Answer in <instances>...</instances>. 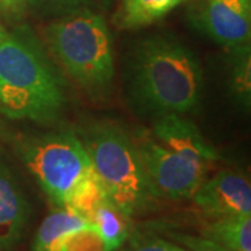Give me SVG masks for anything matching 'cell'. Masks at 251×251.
I'll use <instances>...</instances> for the list:
<instances>
[{
	"instance_id": "12",
	"label": "cell",
	"mask_w": 251,
	"mask_h": 251,
	"mask_svg": "<svg viewBox=\"0 0 251 251\" xmlns=\"http://www.w3.org/2000/svg\"><path fill=\"white\" fill-rule=\"evenodd\" d=\"M183 0H122L115 24L123 29H137L156 23Z\"/></svg>"
},
{
	"instance_id": "19",
	"label": "cell",
	"mask_w": 251,
	"mask_h": 251,
	"mask_svg": "<svg viewBox=\"0 0 251 251\" xmlns=\"http://www.w3.org/2000/svg\"><path fill=\"white\" fill-rule=\"evenodd\" d=\"M28 0H0V14L6 17H18L24 13Z\"/></svg>"
},
{
	"instance_id": "14",
	"label": "cell",
	"mask_w": 251,
	"mask_h": 251,
	"mask_svg": "<svg viewBox=\"0 0 251 251\" xmlns=\"http://www.w3.org/2000/svg\"><path fill=\"white\" fill-rule=\"evenodd\" d=\"M202 236L232 251H251L250 216L214 219L206 225Z\"/></svg>"
},
{
	"instance_id": "5",
	"label": "cell",
	"mask_w": 251,
	"mask_h": 251,
	"mask_svg": "<svg viewBox=\"0 0 251 251\" xmlns=\"http://www.w3.org/2000/svg\"><path fill=\"white\" fill-rule=\"evenodd\" d=\"M23 159L39 186L57 206L94 173L85 145L72 133H49L28 141Z\"/></svg>"
},
{
	"instance_id": "18",
	"label": "cell",
	"mask_w": 251,
	"mask_h": 251,
	"mask_svg": "<svg viewBox=\"0 0 251 251\" xmlns=\"http://www.w3.org/2000/svg\"><path fill=\"white\" fill-rule=\"evenodd\" d=\"M131 251H187L184 249H180L175 243L166 242L162 239H150L144 240L138 246H135Z\"/></svg>"
},
{
	"instance_id": "9",
	"label": "cell",
	"mask_w": 251,
	"mask_h": 251,
	"mask_svg": "<svg viewBox=\"0 0 251 251\" xmlns=\"http://www.w3.org/2000/svg\"><path fill=\"white\" fill-rule=\"evenodd\" d=\"M31 205L13 172L0 161V251H11L23 242Z\"/></svg>"
},
{
	"instance_id": "7",
	"label": "cell",
	"mask_w": 251,
	"mask_h": 251,
	"mask_svg": "<svg viewBox=\"0 0 251 251\" xmlns=\"http://www.w3.org/2000/svg\"><path fill=\"white\" fill-rule=\"evenodd\" d=\"M196 23L216 44L229 49L249 48L250 4L244 0H204Z\"/></svg>"
},
{
	"instance_id": "15",
	"label": "cell",
	"mask_w": 251,
	"mask_h": 251,
	"mask_svg": "<svg viewBox=\"0 0 251 251\" xmlns=\"http://www.w3.org/2000/svg\"><path fill=\"white\" fill-rule=\"evenodd\" d=\"M103 201H106L105 191L100 186L99 180L97 179V176L92 173L90 177L85 181H82L80 186L77 187V190L73 193V196L67 201L66 206L73 209V211H75V212H78L80 215H82L90 221L94 211Z\"/></svg>"
},
{
	"instance_id": "20",
	"label": "cell",
	"mask_w": 251,
	"mask_h": 251,
	"mask_svg": "<svg viewBox=\"0 0 251 251\" xmlns=\"http://www.w3.org/2000/svg\"><path fill=\"white\" fill-rule=\"evenodd\" d=\"M54 3H57V4H75V3H78L80 0H52Z\"/></svg>"
},
{
	"instance_id": "2",
	"label": "cell",
	"mask_w": 251,
	"mask_h": 251,
	"mask_svg": "<svg viewBox=\"0 0 251 251\" xmlns=\"http://www.w3.org/2000/svg\"><path fill=\"white\" fill-rule=\"evenodd\" d=\"M63 105V82L39 42L24 31H6L0 39V113L44 123L59 116Z\"/></svg>"
},
{
	"instance_id": "8",
	"label": "cell",
	"mask_w": 251,
	"mask_h": 251,
	"mask_svg": "<svg viewBox=\"0 0 251 251\" xmlns=\"http://www.w3.org/2000/svg\"><path fill=\"white\" fill-rule=\"evenodd\" d=\"M191 198L212 219L251 215L250 181L236 172L222 171L204 180Z\"/></svg>"
},
{
	"instance_id": "4",
	"label": "cell",
	"mask_w": 251,
	"mask_h": 251,
	"mask_svg": "<svg viewBox=\"0 0 251 251\" xmlns=\"http://www.w3.org/2000/svg\"><path fill=\"white\" fill-rule=\"evenodd\" d=\"M46 42L56 60L91 92L108 90L115 75L112 36L105 18L75 11L46 28Z\"/></svg>"
},
{
	"instance_id": "16",
	"label": "cell",
	"mask_w": 251,
	"mask_h": 251,
	"mask_svg": "<svg viewBox=\"0 0 251 251\" xmlns=\"http://www.w3.org/2000/svg\"><path fill=\"white\" fill-rule=\"evenodd\" d=\"M103 243L99 234L91 226L74 233L64 243L62 251H103Z\"/></svg>"
},
{
	"instance_id": "21",
	"label": "cell",
	"mask_w": 251,
	"mask_h": 251,
	"mask_svg": "<svg viewBox=\"0 0 251 251\" xmlns=\"http://www.w3.org/2000/svg\"><path fill=\"white\" fill-rule=\"evenodd\" d=\"M4 34H6V29H4V28L0 25V39L3 38V35H4Z\"/></svg>"
},
{
	"instance_id": "11",
	"label": "cell",
	"mask_w": 251,
	"mask_h": 251,
	"mask_svg": "<svg viewBox=\"0 0 251 251\" xmlns=\"http://www.w3.org/2000/svg\"><path fill=\"white\" fill-rule=\"evenodd\" d=\"M91 227L90 221L67 206H57L39 225L32 251H62L73 234Z\"/></svg>"
},
{
	"instance_id": "22",
	"label": "cell",
	"mask_w": 251,
	"mask_h": 251,
	"mask_svg": "<svg viewBox=\"0 0 251 251\" xmlns=\"http://www.w3.org/2000/svg\"><path fill=\"white\" fill-rule=\"evenodd\" d=\"M246 3H249V4H251V0H244Z\"/></svg>"
},
{
	"instance_id": "23",
	"label": "cell",
	"mask_w": 251,
	"mask_h": 251,
	"mask_svg": "<svg viewBox=\"0 0 251 251\" xmlns=\"http://www.w3.org/2000/svg\"><path fill=\"white\" fill-rule=\"evenodd\" d=\"M103 251H109V250H103Z\"/></svg>"
},
{
	"instance_id": "17",
	"label": "cell",
	"mask_w": 251,
	"mask_h": 251,
	"mask_svg": "<svg viewBox=\"0 0 251 251\" xmlns=\"http://www.w3.org/2000/svg\"><path fill=\"white\" fill-rule=\"evenodd\" d=\"M171 239L181 244L184 250L187 251H232L219 243L206 239L204 236L201 237V236H193V234L172 233Z\"/></svg>"
},
{
	"instance_id": "10",
	"label": "cell",
	"mask_w": 251,
	"mask_h": 251,
	"mask_svg": "<svg viewBox=\"0 0 251 251\" xmlns=\"http://www.w3.org/2000/svg\"><path fill=\"white\" fill-rule=\"evenodd\" d=\"M150 134L165 148L208 165L218 159L215 150L204 140L197 127L183 115L168 113L158 116Z\"/></svg>"
},
{
	"instance_id": "3",
	"label": "cell",
	"mask_w": 251,
	"mask_h": 251,
	"mask_svg": "<svg viewBox=\"0 0 251 251\" xmlns=\"http://www.w3.org/2000/svg\"><path fill=\"white\" fill-rule=\"evenodd\" d=\"M81 141L112 205L131 216L151 204L155 194L134 138L117 126L100 123L92 126Z\"/></svg>"
},
{
	"instance_id": "6",
	"label": "cell",
	"mask_w": 251,
	"mask_h": 251,
	"mask_svg": "<svg viewBox=\"0 0 251 251\" xmlns=\"http://www.w3.org/2000/svg\"><path fill=\"white\" fill-rule=\"evenodd\" d=\"M134 141L155 197L173 201L191 198L205 180V162L165 148L150 133Z\"/></svg>"
},
{
	"instance_id": "1",
	"label": "cell",
	"mask_w": 251,
	"mask_h": 251,
	"mask_svg": "<svg viewBox=\"0 0 251 251\" xmlns=\"http://www.w3.org/2000/svg\"><path fill=\"white\" fill-rule=\"evenodd\" d=\"M127 85L133 103L145 113L183 115L200 105L204 74L196 54L180 41L151 35L130 52Z\"/></svg>"
},
{
	"instance_id": "13",
	"label": "cell",
	"mask_w": 251,
	"mask_h": 251,
	"mask_svg": "<svg viewBox=\"0 0 251 251\" xmlns=\"http://www.w3.org/2000/svg\"><path fill=\"white\" fill-rule=\"evenodd\" d=\"M127 219L128 216L120 212L108 200L94 211L90 218V224L99 234L105 250L116 251L125 244L128 236Z\"/></svg>"
}]
</instances>
